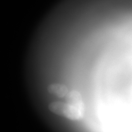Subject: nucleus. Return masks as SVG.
Listing matches in <instances>:
<instances>
[{"label":"nucleus","instance_id":"nucleus-2","mask_svg":"<svg viewBox=\"0 0 132 132\" xmlns=\"http://www.w3.org/2000/svg\"><path fill=\"white\" fill-rule=\"evenodd\" d=\"M48 92L58 98H65L70 92L67 86L61 83H52L48 86Z\"/></svg>","mask_w":132,"mask_h":132},{"label":"nucleus","instance_id":"nucleus-1","mask_svg":"<svg viewBox=\"0 0 132 132\" xmlns=\"http://www.w3.org/2000/svg\"><path fill=\"white\" fill-rule=\"evenodd\" d=\"M84 113V104L71 103L66 102V107L63 117L72 121H78L83 118Z\"/></svg>","mask_w":132,"mask_h":132},{"label":"nucleus","instance_id":"nucleus-3","mask_svg":"<svg viewBox=\"0 0 132 132\" xmlns=\"http://www.w3.org/2000/svg\"><path fill=\"white\" fill-rule=\"evenodd\" d=\"M66 107V102L55 101L51 102L48 105L50 111L58 116H63L64 110Z\"/></svg>","mask_w":132,"mask_h":132}]
</instances>
